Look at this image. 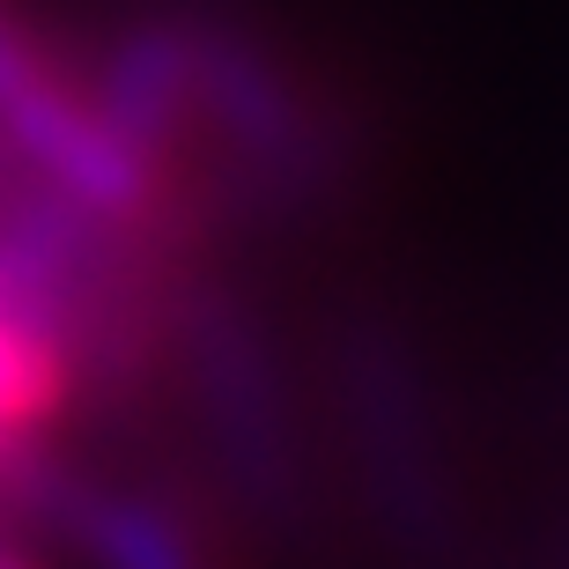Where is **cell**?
Masks as SVG:
<instances>
[{
  "label": "cell",
  "mask_w": 569,
  "mask_h": 569,
  "mask_svg": "<svg viewBox=\"0 0 569 569\" xmlns=\"http://www.w3.org/2000/svg\"><path fill=\"white\" fill-rule=\"evenodd\" d=\"M0 569H38V562H30L22 548H8V540H0Z\"/></svg>",
  "instance_id": "2"
},
{
  "label": "cell",
  "mask_w": 569,
  "mask_h": 569,
  "mask_svg": "<svg viewBox=\"0 0 569 569\" xmlns=\"http://www.w3.org/2000/svg\"><path fill=\"white\" fill-rule=\"evenodd\" d=\"M0 127L16 133L38 156L44 178H60L82 208H97V214H148L156 208V178H163L156 156L111 127L97 97L67 89L8 16H0Z\"/></svg>",
  "instance_id": "1"
}]
</instances>
